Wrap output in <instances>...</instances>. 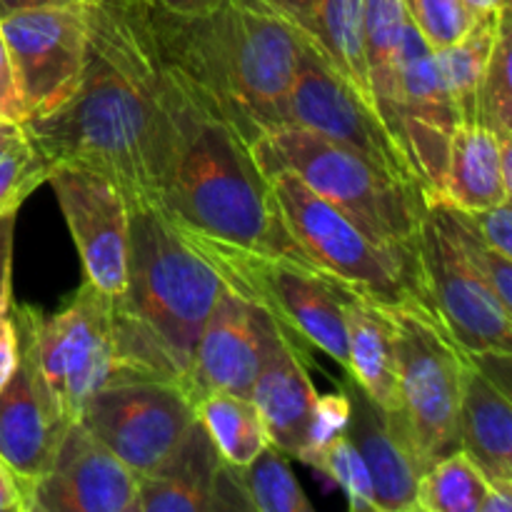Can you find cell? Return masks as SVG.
I'll return each mask as SVG.
<instances>
[{
	"label": "cell",
	"instance_id": "obj_43",
	"mask_svg": "<svg viewBox=\"0 0 512 512\" xmlns=\"http://www.w3.org/2000/svg\"><path fill=\"white\" fill-rule=\"evenodd\" d=\"M135 3L150 5V8H158V10H168V13L195 15V13H208V10L223 5L225 0H135Z\"/></svg>",
	"mask_w": 512,
	"mask_h": 512
},
{
	"label": "cell",
	"instance_id": "obj_8",
	"mask_svg": "<svg viewBox=\"0 0 512 512\" xmlns=\"http://www.w3.org/2000/svg\"><path fill=\"white\" fill-rule=\"evenodd\" d=\"M388 315L395 333L398 393V405L388 420L428 470L435 460L460 448V378L468 353L425 305H398L388 308Z\"/></svg>",
	"mask_w": 512,
	"mask_h": 512
},
{
	"label": "cell",
	"instance_id": "obj_47",
	"mask_svg": "<svg viewBox=\"0 0 512 512\" xmlns=\"http://www.w3.org/2000/svg\"><path fill=\"white\" fill-rule=\"evenodd\" d=\"M473 18H483V15H495L500 10L510 8V0H465Z\"/></svg>",
	"mask_w": 512,
	"mask_h": 512
},
{
	"label": "cell",
	"instance_id": "obj_19",
	"mask_svg": "<svg viewBox=\"0 0 512 512\" xmlns=\"http://www.w3.org/2000/svg\"><path fill=\"white\" fill-rule=\"evenodd\" d=\"M340 390L350 405L348 438L365 460L373 483L375 512L415 510V490L425 473L408 445L398 438L388 413L360 388L358 380L345 373Z\"/></svg>",
	"mask_w": 512,
	"mask_h": 512
},
{
	"label": "cell",
	"instance_id": "obj_26",
	"mask_svg": "<svg viewBox=\"0 0 512 512\" xmlns=\"http://www.w3.org/2000/svg\"><path fill=\"white\" fill-rule=\"evenodd\" d=\"M408 18L405 0H363L365 63L378 115H383L395 98L400 45Z\"/></svg>",
	"mask_w": 512,
	"mask_h": 512
},
{
	"label": "cell",
	"instance_id": "obj_4",
	"mask_svg": "<svg viewBox=\"0 0 512 512\" xmlns=\"http://www.w3.org/2000/svg\"><path fill=\"white\" fill-rule=\"evenodd\" d=\"M158 210L178 233L318 270L290 235L253 150L215 120L190 130Z\"/></svg>",
	"mask_w": 512,
	"mask_h": 512
},
{
	"label": "cell",
	"instance_id": "obj_32",
	"mask_svg": "<svg viewBox=\"0 0 512 512\" xmlns=\"http://www.w3.org/2000/svg\"><path fill=\"white\" fill-rule=\"evenodd\" d=\"M245 498L255 512H310L313 503L305 498L303 488L290 473L283 453L273 445L263 450L253 463L240 468Z\"/></svg>",
	"mask_w": 512,
	"mask_h": 512
},
{
	"label": "cell",
	"instance_id": "obj_12",
	"mask_svg": "<svg viewBox=\"0 0 512 512\" xmlns=\"http://www.w3.org/2000/svg\"><path fill=\"white\" fill-rule=\"evenodd\" d=\"M380 118L403 148L425 198L438 195L450 138L463 123L440 75L435 48L410 18L400 45L398 90Z\"/></svg>",
	"mask_w": 512,
	"mask_h": 512
},
{
	"label": "cell",
	"instance_id": "obj_42",
	"mask_svg": "<svg viewBox=\"0 0 512 512\" xmlns=\"http://www.w3.org/2000/svg\"><path fill=\"white\" fill-rule=\"evenodd\" d=\"M253 3L263 5V8L283 15V18L290 20L295 28H300V25L308 20V15L313 13V8L318 0H253Z\"/></svg>",
	"mask_w": 512,
	"mask_h": 512
},
{
	"label": "cell",
	"instance_id": "obj_28",
	"mask_svg": "<svg viewBox=\"0 0 512 512\" xmlns=\"http://www.w3.org/2000/svg\"><path fill=\"white\" fill-rule=\"evenodd\" d=\"M505 10L475 18L473 28L468 30L463 40L448 45V48L435 50L440 75H443V83L448 88L450 98H453L455 108H458L463 125L475 123V95H478L480 78H483L485 63H488L495 35H498L500 15Z\"/></svg>",
	"mask_w": 512,
	"mask_h": 512
},
{
	"label": "cell",
	"instance_id": "obj_30",
	"mask_svg": "<svg viewBox=\"0 0 512 512\" xmlns=\"http://www.w3.org/2000/svg\"><path fill=\"white\" fill-rule=\"evenodd\" d=\"M428 208L433 210V215L438 218V223L443 225L445 233L450 235V240L455 243V248L460 250V255L465 258V263L485 280V283L493 288V293L503 300L508 308H512V265L510 258L500 255L498 250L490 248L483 240V235L473 228V223L468 220L465 210L455 208V205L445 203V200H428Z\"/></svg>",
	"mask_w": 512,
	"mask_h": 512
},
{
	"label": "cell",
	"instance_id": "obj_34",
	"mask_svg": "<svg viewBox=\"0 0 512 512\" xmlns=\"http://www.w3.org/2000/svg\"><path fill=\"white\" fill-rule=\"evenodd\" d=\"M50 163L28 138L0 155V215L18 213L23 200L48 180Z\"/></svg>",
	"mask_w": 512,
	"mask_h": 512
},
{
	"label": "cell",
	"instance_id": "obj_3",
	"mask_svg": "<svg viewBox=\"0 0 512 512\" xmlns=\"http://www.w3.org/2000/svg\"><path fill=\"white\" fill-rule=\"evenodd\" d=\"M220 290L213 265L158 208L130 210L128 278L123 293L110 298L125 378L170 380L183 388Z\"/></svg>",
	"mask_w": 512,
	"mask_h": 512
},
{
	"label": "cell",
	"instance_id": "obj_6",
	"mask_svg": "<svg viewBox=\"0 0 512 512\" xmlns=\"http://www.w3.org/2000/svg\"><path fill=\"white\" fill-rule=\"evenodd\" d=\"M20 355L28 363L45 408L63 425L80 418L85 400L125 378L115 350L110 298L83 280L75 298L45 318L33 308H13Z\"/></svg>",
	"mask_w": 512,
	"mask_h": 512
},
{
	"label": "cell",
	"instance_id": "obj_31",
	"mask_svg": "<svg viewBox=\"0 0 512 512\" xmlns=\"http://www.w3.org/2000/svg\"><path fill=\"white\" fill-rule=\"evenodd\" d=\"M510 8L500 15L498 35L485 63L475 95V123L483 125L498 140H512V85H510Z\"/></svg>",
	"mask_w": 512,
	"mask_h": 512
},
{
	"label": "cell",
	"instance_id": "obj_17",
	"mask_svg": "<svg viewBox=\"0 0 512 512\" xmlns=\"http://www.w3.org/2000/svg\"><path fill=\"white\" fill-rule=\"evenodd\" d=\"M278 328L268 310L250 303L223 283L183 383L190 400L198 405V400L210 393L250 398Z\"/></svg>",
	"mask_w": 512,
	"mask_h": 512
},
{
	"label": "cell",
	"instance_id": "obj_48",
	"mask_svg": "<svg viewBox=\"0 0 512 512\" xmlns=\"http://www.w3.org/2000/svg\"><path fill=\"white\" fill-rule=\"evenodd\" d=\"M73 3H83V0H73Z\"/></svg>",
	"mask_w": 512,
	"mask_h": 512
},
{
	"label": "cell",
	"instance_id": "obj_27",
	"mask_svg": "<svg viewBox=\"0 0 512 512\" xmlns=\"http://www.w3.org/2000/svg\"><path fill=\"white\" fill-rule=\"evenodd\" d=\"M200 423L208 430L210 440L235 468L253 463L270 445L260 413L253 400L230 393H210L195 405Z\"/></svg>",
	"mask_w": 512,
	"mask_h": 512
},
{
	"label": "cell",
	"instance_id": "obj_5",
	"mask_svg": "<svg viewBox=\"0 0 512 512\" xmlns=\"http://www.w3.org/2000/svg\"><path fill=\"white\" fill-rule=\"evenodd\" d=\"M250 150L265 175L280 170L293 173L380 245L415 255L428 210L418 183L398 178L363 155L298 125L270 130Z\"/></svg>",
	"mask_w": 512,
	"mask_h": 512
},
{
	"label": "cell",
	"instance_id": "obj_7",
	"mask_svg": "<svg viewBox=\"0 0 512 512\" xmlns=\"http://www.w3.org/2000/svg\"><path fill=\"white\" fill-rule=\"evenodd\" d=\"M265 178L290 235L315 268L380 308L423 305L415 255L380 245L293 173L280 170Z\"/></svg>",
	"mask_w": 512,
	"mask_h": 512
},
{
	"label": "cell",
	"instance_id": "obj_2",
	"mask_svg": "<svg viewBox=\"0 0 512 512\" xmlns=\"http://www.w3.org/2000/svg\"><path fill=\"white\" fill-rule=\"evenodd\" d=\"M130 20L200 118L233 130L248 148L290 125L303 33L253 0H225L208 13L178 15L123 0Z\"/></svg>",
	"mask_w": 512,
	"mask_h": 512
},
{
	"label": "cell",
	"instance_id": "obj_38",
	"mask_svg": "<svg viewBox=\"0 0 512 512\" xmlns=\"http://www.w3.org/2000/svg\"><path fill=\"white\" fill-rule=\"evenodd\" d=\"M0 120H8V123H18V125L25 120L23 98H20V90H18V78H15L13 60H10L3 33H0Z\"/></svg>",
	"mask_w": 512,
	"mask_h": 512
},
{
	"label": "cell",
	"instance_id": "obj_39",
	"mask_svg": "<svg viewBox=\"0 0 512 512\" xmlns=\"http://www.w3.org/2000/svg\"><path fill=\"white\" fill-rule=\"evenodd\" d=\"M18 363H20L18 325H15L13 308L5 305V308H0V390H3L5 383L13 378Z\"/></svg>",
	"mask_w": 512,
	"mask_h": 512
},
{
	"label": "cell",
	"instance_id": "obj_22",
	"mask_svg": "<svg viewBox=\"0 0 512 512\" xmlns=\"http://www.w3.org/2000/svg\"><path fill=\"white\" fill-rule=\"evenodd\" d=\"M458 438L485 478L512 480L510 393L470 355L460 378Z\"/></svg>",
	"mask_w": 512,
	"mask_h": 512
},
{
	"label": "cell",
	"instance_id": "obj_29",
	"mask_svg": "<svg viewBox=\"0 0 512 512\" xmlns=\"http://www.w3.org/2000/svg\"><path fill=\"white\" fill-rule=\"evenodd\" d=\"M488 478L465 450H453L435 460L418 480L415 510L480 512Z\"/></svg>",
	"mask_w": 512,
	"mask_h": 512
},
{
	"label": "cell",
	"instance_id": "obj_10",
	"mask_svg": "<svg viewBox=\"0 0 512 512\" xmlns=\"http://www.w3.org/2000/svg\"><path fill=\"white\" fill-rule=\"evenodd\" d=\"M195 418V403L178 383L120 378L85 400L78 423L143 478L178 448Z\"/></svg>",
	"mask_w": 512,
	"mask_h": 512
},
{
	"label": "cell",
	"instance_id": "obj_14",
	"mask_svg": "<svg viewBox=\"0 0 512 512\" xmlns=\"http://www.w3.org/2000/svg\"><path fill=\"white\" fill-rule=\"evenodd\" d=\"M0 33L13 60L25 120L63 108L78 90L85 68L83 5H48L8 15L0 20Z\"/></svg>",
	"mask_w": 512,
	"mask_h": 512
},
{
	"label": "cell",
	"instance_id": "obj_33",
	"mask_svg": "<svg viewBox=\"0 0 512 512\" xmlns=\"http://www.w3.org/2000/svg\"><path fill=\"white\" fill-rule=\"evenodd\" d=\"M310 468L328 475L348 498V508L353 512H375L373 483H370L365 460L360 458L358 448L350 443L348 435L333 440L325 450L313 458Z\"/></svg>",
	"mask_w": 512,
	"mask_h": 512
},
{
	"label": "cell",
	"instance_id": "obj_24",
	"mask_svg": "<svg viewBox=\"0 0 512 512\" xmlns=\"http://www.w3.org/2000/svg\"><path fill=\"white\" fill-rule=\"evenodd\" d=\"M345 328H348V373L385 413H393L398 405V393H395V333L388 308L353 295L345 305Z\"/></svg>",
	"mask_w": 512,
	"mask_h": 512
},
{
	"label": "cell",
	"instance_id": "obj_18",
	"mask_svg": "<svg viewBox=\"0 0 512 512\" xmlns=\"http://www.w3.org/2000/svg\"><path fill=\"white\" fill-rule=\"evenodd\" d=\"M233 510H250L240 468L223 460L200 418L153 473L138 478L135 512Z\"/></svg>",
	"mask_w": 512,
	"mask_h": 512
},
{
	"label": "cell",
	"instance_id": "obj_35",
	"mask_svg": "<svg viewBox=\"0 0 512 512\" xmlns=\"http://www.w3.org/2000/svg\"><path fill=\"white\" fill-rule=\"evenodd\" d=\"M408 15L430 48H448L468 35L475 18L465 0H405Z\"/></svg>",
	"mask_w": 512,
	"mask_h": 512
},
{
	"label": "cell",
	"instance_id": "obj_9",
	"mask_svg": "<svg viewBox=\"0 0 512 512\" xmlns=\"http://www.w3.org/2000/svg\"><path fill=\"white\" fill-rule=\"evenodd\" d=\"M180 238L213 265L230 290L268 310L295 340L315 345L348 373L345 305L353 293L345 285L293 260L250 253L198 235L180 233Z\"/></svg>",
	"mask_w": 512,
	"mask_h": 512
},
{
	"label": "cell",
	"instance_id": "obj_40",
	"mask_svg": "<svg viewBox=\"0 0 512 512\" xmlns=\"http://www.w3.org/2000/svg\"><path fill=\"white\" fill-rule=\"evenodd\" d=\"M18 213L0 215V308L10 305V258H13V233Z\"/></svg>",
	"mask_w": 512,
	"mask_h": 512
},
{
	"label": "cell",
	"instance_id": "obj_1",
	"mask_svg": "<svg viewBox=\"0 0 512 512\" xmlns=\"http://www.w3.org/2000/svg\"><path fill=\"white\" fill-rule=\"evenodd\" d=\"M88 48L73 98L25 120V138L53 163L93 168L120 188L128 208H158L198 110L170 80L123 0H83Z\"/></svg>",
	"mask_w": 512,
	"mask_h": 512
},
{
	"label": "cell",
	"instance_id": "obj_46",
	"mask_svg": "<svg viewBox=\"0 0 512 512\" xmlns=\"http://www.w3.org/2000/svg\"><path fill=\"white\" fill-rule=\"evenodd\" d=\"M25 138L23 128L18 123H8V120H0V155L8 153L13 145H18Z\"/></svg>",
	"mask_w": 512,
	"mask_h": 512
},
{
	"label": "cell",
	"instance_id": "obj_44",
	"mask_svg": "<svg viewBox=\"0 0 512 512\" xmlns=\"http://www.w3.org/2000/svg\"><path fill=\"white\" fill-rule=\"evenodd\" d=\"M512 510V480H488L480 512H510Z\"/></svg>",
	"mask_w": 512,
	"mask_h": 512
},
{
	"label": "cell",
	"instance_id": "obj_45",
	"mask_svg": "<svg viewBox=\"0 0 512 512\" xmlns=\"http://www.w3.org/2000/svg\"><path fill=\"white\" fill-rule=\"evenodd\" d=\"M73 0H0V20L8 15L23 13L33 8H48V5H70Z\"/></svg>",
	"mask_w": 512,
	"mask_h": 512
},
{
	"label": "cell",
	"instance_id": "obj_41",
	"mask_svg": "<svg viewBox=\"0 0 512 512\" xmlns=\"http://www.w3.org/2000/svg\"><path fill=\"white\" fill-rule=\"evenodd\" d=\"M0 512H25L23 488L3 460H0Z\"/></svg>",
	"mask_w": 512,
	"mask_h": 512
},
{
	"label": "cell",
	"instance_id": "obj_36",
	"mask_svg": "<svg viewBox=\"0 0 512 512\" xmlns=\"http://www.w3.org/2000/svg\"><path fill=\"white\" fill-rule=\"evenodd\" d=\"M348 418L350 405L343 390L340 393L318 395L313 405V415H310L308 435H305V448L298 455L300 463L310 465L320 450L328 448L333 440L343 438L348 433Z\"/></svg>",
	"mask_w": 512,
	"mask_h": 512
},
{
	"label": "cell",
	"instance_id": "obj_20",
	"mask_svg": "<svg viewBox=\"0 0 512 512\" xmlns=\"http://www.w3.org/2000/svg\"><path fill=\"white\" fill-rule=\"evenodd\" d=\"M270 445L298 458L305 448L310 415L318 400L298 340L280 325L250 393Z\"/></svg>",
	"mask_w": 512,
	"mask_h": 512
},
{
	"label": "cell",
	"instance_id": "obj_23",
	"mask_svg": "<svg viewBox=\"0 0 512 512\" xmlns=\"http://www.w3.org/2000/svg\"><path fill=\"white\" fill-rule=\"evenodd\" d=\"M430 198L460 210H485L512 200V168L503 165V140L483 125H460L450 138L440 193Z\"/></svg>",
	"mask_w": 512,
	"mask_h": 512
},
{
	"label": "cell",
	"instance_id": "obj_16",
	"mask_svg": "<svg viewBox=\"0 0 512 512\" xmlns=\"http://www.w3.org/2000/svg\"><path fill=\"white\" fill-rule=\"evenodd\" d=\"M135 503L138 475L75 420L30 485L25 512H135Z\"/></svg>",
	"mask_w": 512,
	"mask_h": 512
},
{
	"label": "cell",
	"instance_id": "obj_25",
	"mask_svg": "<svg viewBox=\"0 0 512 512\" xmlns=\"http://www.w3.org/2000/svg\"><path fill=\"white\" fill-rule=\"evenodd\" d=\"M298 30L323 55L325 63L373 105L365 63L363 0H318Z\"/></svg>",
	"mask_w": 512,
	"mask_h": 512
},
{
	"label": "cell",
	"instance_id": "obj_37",
	"mask_svg": "<svg viewBox=\"0 0 512 512\" xmlns=\"http://www.w3.org/2000/svg\"><path fill=\"white\" fill-rule=\"evenodd\" d=\"M473 228L483 235L490 248L498 250L500 255L510 258L512 255V200L508 203L493 205L485 210H465Z\"/></svg>",
	"mask_w": 512,
	"mask_h": 512
},
{
	"label": "cell",
	"instance_id": "obj_11",
	"mask_svg": "<svg viewBox=\"0 0 512 512\" xmlns=\"http://www.w3.org/2000/svg\"><path fill=\"white\" fill-rule=\"evenodd\" d=\"M423 305L468 355H510L512 308L465 263L443 225L425 210L415 245Z\"/></svg>",
	"mask_w": 512,
	"mask_h": 512
},
{
	"label": "cell",
	"instance_id": "obj_15",
	"mask_svg": "<svg viewBox=\"0 0 512 512\" xmlns=\"http://www.w3.org/2000/svg\"><path fill=\"white\" fill-rule=\"evenodd\" d=\"M45 183L78 245L85 280L108 298H118L128 278V200L113 180L78 163H53Z\"/></svg>",
	"mask_w": 512,
	"mask_h": 512
},
{
	"label": "cell",
	"instance_id": "obj_13",
	"mask_svg": "<svg viewBox=\"0 0 512 512\" xmlns=\"http://www.w3.org/2000/svg\"><path fill=\"white\" fill-rule=\"evenodd\" d=\"M288 118L290 125L333 140L388 173L418 183L403 148L383 123L378 110L343 75L325 63L323 55L310 45L305 35L300 40L298 68L288 95Z\"/></svg>",
	"mask_w": 512,
	"mask_h": 512
},
{
	"label": "cell",
	"instance_id": "obj_21",
	"mask_svg": "<svg viewBox=\"0 0 512 512\" xmlns=\"http://www.w3.org/2000/svg\"><path fill=\"white\" fill-rule=\"evenodd\" d=\"M65 428L68 425L45 408L28 363L20 355L13 378L0 390V460L13 470L23 495L45 473Z\"/></svg>",
	"mask_w": 512,
	"mask_h": 512
}]
</instances>
